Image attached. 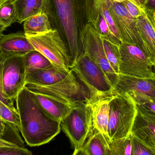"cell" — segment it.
Here are the masks:
<instances>
[{
    "instance_id": "obj_1",
    "label": "cell",
    "mask_w": 155,
    "mask_h": 155,
    "mask_svg": "<svg viewBox=\"0 0 155 155\" xmlns=\"http://www.w3.org/2000/svg\"><path fill=\"white\" fill-rule=\"evenodd\" d=\"M21 132L27 145L38 147L49 143L61 131L60 122L42 109L34 94L25 87L15 99Z\"/></svg>"
},
{
    "instance_id": "obj_2",
    "label": "cell",
    "mask_w": 155,
    "mask_h": 155,
    "mask_svg": "<svg viewBox=\"0 0 155 155\" xmlns=\"http://www.w3.org/2000/svg\"><path fill=\"white\" fill-rule=\"evenodd\" d=\"M52 1L56 18L54 29L65 43L72 62L84 53L80 34L87 23L85 0Z\"/></svg>"
},
{
    "instance_id": "obj_3",
    "label": "cell",
    "mask_w": 155,
    "mask_h": 155,
    "mask_svg": "<svg viewBox=\"0 0 155 155\" xmlns=\"http://www.w3.org/2000/svg\"><path fill=\"white\" fill-rule=\"evenodd\" d=\"M136 114V105L132 97L127 93L117 94L114 90L107 127L110 141L130 135Z\"/></svg>"
},
{
    "instance_id": "obj_4",
    "label": "cell",
    "mask_w": 155,
    "mask_h": 155,
    "mask_svg": "<svg viewBox=\"0 0 155 155\" xmlns=\"http://www.w3.org/2000/svg\"><path fill=\"white\" fill-rule=\"evenodd\" d=\"M69 69L87 88L89 98L113 93L114 88L102 68L86 53L73 61Z\"/></svg>"
},
{
    "instance_id": "obj_5",
    "label": "cell",
    "mask_w": 155,
    "mask_h": 155,
    "mask_svg": "<svg viewBox=\"0 0 155 155\" xmlns=\"http://www.w3.org/2000/svg\"><path fill=\"white\" fill-rule=\"evenodd\" d=\"M25 87L31 92L42 94L69 104L85 103L90 95L87 88L71 70L63 79L53 84L39 86L27 84Z\"/></svg>"
},
{
    "instance_id": "obj_6",
    "label": "cell",
    "mask_w": 155,
    "mask_h": 155,
    "mask_svg": "<svg viewBox=\"0 0 155 155\" xmlns=\"http://www.w3.org/2000/svg\"><path fill=\"white\" fill-rule=\"evenodd\" d=\"M25 35L35 49L46 57L53 65L69 73L72 59L65 43L56 29L35 35Z\"/></svg>"
},
{
    "instance_id": "obj_7",
    "label": "cell",
    "mask_w": 155,
    "mask_h": 155,
    "mask_svg": "<svg viewBox=\"0 0 155 155\" xmlns=\"http://www.w3.org/2000/svg\"><path fill=\"white\" fill-rule=\"evenodd\" d=\"M60 126L74 149L82 148L93 131L90 104L86 101L77 105L61 121Z\"/></svg>"
},
{
    "instance_id": "obj_8",
    "label": "cell",
    "mask_w": 155,
    "mask_h": 155,
    "mask_svg": "<svg viewBox=\"0 0 155 155\" xmlns=\"http://www.w3.org/2000/svg\"><path fill=\"white\" fill-rule=\"evenodd\" d=\"M119 74L155 79V63L136 45L121 42Z\"/></svg>"
},
{
    "instance_id": "obj_9",
    "label": "cell",
    "mask_w": 155,
    "mask_h": 155,
    "mask_svg": "<svg viewBox=\"0 0 155 155\" xmlns=\"http://www.w3.org/2000/svg\"><path fill=\"white\" fill-rule=\"evenodd\" d=\"M87 23L102 39L120 45L121 38L106 0H85Z\"/></svg>"
},
{
    "instance_id": "obj_10",
    "label": "cell",
    "mask_w": 155,
    "mask_h": 155,
    "mask_svg": "<svg viewBox=\"0 0 155 155\" xmlns=\"http://www.w3.org/2000/svg\"><path fill=\"white\" fill-rule=\"evenodd\" d=\"M26 75L24 55H3L2 86L4 95L6 99L14 102L17 95L25 86Z\"/></svg>"
},
{
    "instance_id": "obj_11",
    "label": "cell",
    "mask_w": 155,
    "mask_h": 155,
    "mask_svg": "<svg viewBox=\"0 0 155 155\" xmlns=\"http://www.w3.org/2000/svg\"><path fill=\"white\" fill-rule=\"evenodd\" d=\"M124 1L106 0L120 35L121 42L138 46L150 58L148 50L138 33L136 21L129 15L125 5Z\"/></svg>"
},
{
    "instance_id": "obj_12",
    "label": "cell",
    "mask_w": 155,
    "mask_h": 155,
    "mask_svg": "<svg viewBox=\"0 0 155 155\" xmlns=\"http://www.w3.org/2000/svg\"><path fill=\"white\" fill-rule=\"evenodd\" d=\"M80 40L84 52L89 54L102 68L114 88L118 74L110 66L106 57L102 37L91 24L87 23L85 25L80 34Z\"/></svg>"
},
{
    "instance_id": "obj_13",
    "label": "cell",
    "mask_w": 155,
    "mask_h": 155,
    "mask_svg": "<svg viewBox=\"0 0 155 155\" xmlns=\"http://www.w3.org/2000/svg\"><path fill=\"white\" fill-rule=\"evenodd\" d=\"M130 135L155 149V115L136 107V115Z\"/></svg>"
},
{
    "instance_id": "obj_14",
    "label": "cell",
    "mask_w": 155,
    "mask_h": 155,
    "mask_svg": "<svg viewBox=\"0 0 155 155\" xmlns=\"http://www.w3.org/2000/svg\"><path fill=\"white\" fill-rule=\"evenodd\" d=\"M17 12V22L22 24L28 18L39 14L48 15L53 29L56 24V18L52 0H11Z\"/></svg>"
},
{
    "instance_id": "obj_15",
    "label": "cell",
    "mask_w": 155,
    "mask_h": 155,
    "mask_svg": "<svg viewBox=\"0 0 155 155\" xmlns=\"http://www.w3.org/2000/svg\"><path fill=\"white\" fill-rule=\"evenodd\" d=\"M155 79L119 74L114 90L117 94H145L155 98Z\"/></svg>"
},
{
    "instance_id": "obj_16",
    "label": "cell",
    "mask_w": 155,
    "mask_h": 155,
    "mask_svg": "<svg viewBox=\"0 0 155 155\" xmlns=\"http://www.w3.org/2000/svg\"><path fill=\"white\" fill-rule=\"evenodd\" d=\"M114 96L113 94L89 98L86 102L92 109L93 126L94 129L109 138L107 134L110 102Z\"/></svg>"
},
{
    "instance_id": "obj_17",
    "label": "cell",
    "mask_w": 155,
    "mask_h": 155,
    "mask_svg": "<svg viewBox=\"0 0 155 155\" xmlns=\"http://www.w3.org/2000/svg\"><path fill=\"white\" fill-rule=\"evenodd\" d=\"M17 127L5 124V128L0 134V155H32L25 147L24 142Z\"/></svg>"
},
{
    "instance_id": "obj_18",
    "label": "cell",
    "mask_w": 155,
    "mask_h": 155,
    "mask_svg": "<svg viewBox=\"0 0 155 155\" xmlns=\"http://www.w3.org/2000/svg\"><path fill=\"white\" fill-rule=\"evenodd\" d=\"M142 15L136 20L139 35L155 63V10L144 8Z\"/></svg>"
},
{
    "instance_id": "obj_19",
    "label": "cell",
    "mask_w": 155,
    "mask_h": 155,
    "mask_svg": "<svg viewBox=\"0 0 155 155\" xmlns=\"http://www.w3.org/2000/svg\"><path fill=\"white\" fill-rule=\"evenodd\" d=\"M34 50L23 32L3 34L0 37V53L3 55L23 56Z\"/></svg>"
},
{
    "instance_id": "obj_20",
    "label": "cell",
    "mask_w": 155,
    "mask_h": 155,
    "mask_svg": "<svg viewBox=\"0 0 155 155\" xmlns=\"http://www.w3.org/2000/svg\"><path fill=\"white\" fill-rule=\"evenodd\" d=\"M33 93L43 110L50 117L60 122L79 104H69L42 94Z\"/></svg>"
},
{
    "instance_id": "obj_21",
    "label": "cell",
    "mask_w": 155,
    "mask_h": 155,
    "mask_svg": "<svg viewBox=\"0 0 155 155\" xmlns=\"http://www.w3.org/2000/svg\"><path fill=\"white\" fill-rule=\"evenodd\" d=\"M68 74L52 64L47 68L26 75L25 84L39 86L51 85L63 79Z\"/></svg>"
},
{
    "instance_id": "obj_22",
    "label": "cell",
    "mask_w": 155,
    "mask_h": 155,
    "mask_svg": "<svg viewBox=\"0 0 155 155\" xmlns=\"http://www.w3.org/2000/svg\"><path fill=\"white\" fill-rule=\"evenodd\" d=\"M110 139L93 129L82 149L86 155H109Z\"/></svg>"
},
{
    "instance_id": "obj_23",
    "label": "cell",
    "mask_w": 155,
    "mask_h": 155,
    "mask_svg": "<svg viewBox=\"0 0 155 155\" xmlns=\"http://www.w3.org/2000/svg\"><path fill=\"white\" fill-rule=\"evenodd\" d=\"M25 35H33L49 31L53 29L48 15L39 14L28 18L23 22Z\"/></svg>"
},
{
    "instance_id": "obj_24",
    "label": "cell",
    "mask_w": 155,
    "mask_h": 155,
    "mask_svg": "<svg viewBox=\"0 0 155 155\" xmlns=\"http://www.w3.org/2000/svg\"><path fill=\"white\" fill-rule=\"evenodd\" d=\"M24 64L26 75L47 68L52 64L46 57L35 50L24 55Z\"/></svg>"
},
{
    "instance_id": "obj_25",
    "label": "cell",
    "mask_w": 155,
    "mask_h": 155,
    "mask_svg": "<svg viewBox=\"0 0 155 155\" xmlns=\"http://www.w3.org/2000/svg\"><path fill=\"white\" fill-rule=\"evenodd\" d=\"M102 41L106 57L110 66L116 74H119L121 60L120 45L103 39Z\"/></svg>"
},
{
    "instance_id": "obj_26",
    "label": "cell",
    "mask_w": 155,
    "mask_h": 155,
    "mask_svg": "<svg viewBox=\"0 0 155 155\" xmlns=\"http://www.w3.org/2000/svg\"><path fill=\"white\" fill-rule=\"evenodd\" d=\"M109 155H133L131 136L115 139L109 144Z\"/></svg>"
},
{
    "instance_id": "obj_27",
    "label": "cell",
    "mask_w": 155,
    "mask_h": 155,
    "mask_svg": "<svg viewBox=\"0 0 155 155\" xmlns=\"http://www.w3.org/2000/svg\"><path fill=\"white\" fill-rule=\"evenodd\" d=\"M16 8L11 0L0 6V22L6 28L17 22Z\"/></svg>"
},
{
    "instance_id": "obj_28",
    "label": "cell",
    "mask_w": 155,
    "mask_h": 155,
    "mask_svg": "<svg viewBox=\"0 0 155 155\" xmlns=\"http://www.w3.org/2000/svg\"><path fill=\"white\" fill-rule=\"evenodd\" d=\"M0 120L4 124L15 126L20 131V118L16 109L10 108L0 101Z\"/></svg>"
},
{
    "instance_id": "obj_29",
    "label": "cell",
    "mask_w": 155,
    "mask_h": 155,
    "mask_svg": "<svg viewBox=\"0 0 155 155\" xmlns=\"http://www.w3.org/2000/svg\"><path fill=\"white\" fill-rule=\"evenodd\" d=\"M129 95L134 101L136 107L155 115V98L145 94H133Z\"/></svg>"
},
{
    "instance_id": "obj_30",
    "label": "cell",
    "mask_w": 155,
    "mask_h": 155,
    "mask_svg": "<svg viewBox=\"0 0 155 155\" xmlns=\"http://www.w3.org/2000/svg\"><path fill=\"white\" fill-rule=\"evenodd\" d=\"M131 137L133 155H155L154 148L149 147L131 136Z\"/></svg>"
},
{
    "instance_id": "obj_31",
    "label": "cell",
    "mask_w": 155,
    "mask_h": 155,
    "mask_svg": "<svg viewBox=\"0 0 155 155\" xmlns=\"http://www.w3.org/2000/svg\"><path fill=\"white\" fill-rule=\"evenodd\" d=\"M124 4L129 15L135 21L142 15V9L133 3L130 0H125Z\"/></svg>"
},
{
    "instance_id": "obj_32",
    "label": "cell",
    "mask_w": 155,
    "mask_h": 155,
    "mask_svg": "<svg viewBox=\"0 0 155 155\" xmlns=\"http://www.w3.org/2000/svg\"><path fill=\"white\" fill-rule=\"evenodd\" d=\"M3 55L0 53V101L6 105L7 106L13 109H16L14 106V103L7 100L5 97L2 90V62Z\"/></svg>"
},
{
    "instance_id": "obj_33",
    "label": "cell",
    "mask_w": 155,
    "mask_h": 155,
    "mask_svg": "<svg viewBox=\"0 0 155 155\" xmlns=\"http://www.w3.org/2000/svg\"><path fill=\"white\" fill-rule=\"evenodd\" d=\"M133 2L140 9H143L146 6L147 0H132Z\"/></svg>"
},
{
    "instance_id": "obj_34",
    "label": "cell",
    "mask_w": 155,
    "mask_h": 155,
    "mask_svg": "<svg viewBox=\"0 0 155 155\" xmlns=\"http://www.w3.org/2000/svg\"><path fill=\"white\" fill-rule=\"evenodd\" d=\"M155 0H147V4L145 8L155 10Z\"/></svg>"
},
{
    "instance_id": "obj_35",
    "label": "cell",
    "mask_w": 155,
    "mask_h": 155,
    "mask_svg": "<svg viewBox=\"0 0 155 155\" xmlns=\"http://www.w3.org/2000/svg\"><path fill=\"white\" fill-rule=\"evenodd\" d=\"M72 155H86L84 151L82 148L75 149L74 152Z\"/></svg>"
},
{
    "instance_id": "obj_36",
    "label": "cell",
    "mask_w": 155,
    "mask_h": 155,
    "mask_svg": "<svg viewBox=\"0 0 155 155\" xmlns=\"http://www.w3.org/2000/svg\"><path fill=\"white\" fill-rule=\"evenodd\" d=\"M6 27L2 24L0 22V37L2 36V35L3 34V32L6 29Z\"/></svg>"
},
{
    "instance_id": "obj_37",
    "label": "cell",
    "mask_w": 155,
    "mask_h": 155,
    "mask_svg": "<svg viewBox=\"0 0 155 155\" xmlns=\"http://www.w3.org/2000/svg\"><path fill=\"white\" fill-rule=\"evenodd\" d=\"M5 128V124L0 120V134L2 133Z\"/></svg>"
},
{
    "instance_id": "obj_38",
    "label": "cell",
    "mask_w": 155,
    "mask_h": 155,
    "mask_svg": "<svg viewBox=\"0 0 155 155\" xmlns=\"http://www.w3.org/2000/svg\"><path fill=\"white\" fill-rule=\"evenodd\" d=\"M10 0H0V6L9 2Z\"/></svg>"
},
{
    "instance_id": "obj_39",
    "label": "cell",
    "mask_w": 155,
    "mask_h": 155,
    "mask_svg": "<svg viewBox=\"0 0 155 155\" xmlns=\"http://www.w3.org/2000/svg\"><path fill=\"white\" fill-rule=\"evenodd\" d=\"M130 1H131V2H133V1H132V0H130Z\"/></svg>"
}]
</instances>
